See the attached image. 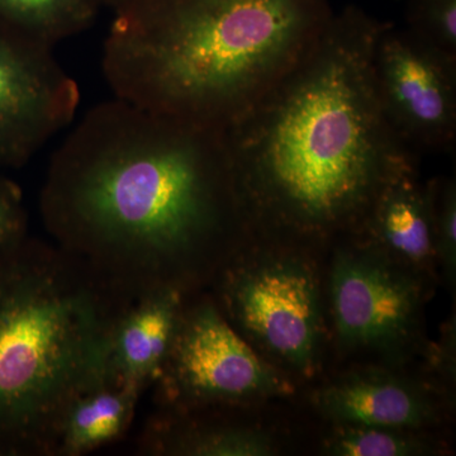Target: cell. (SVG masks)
Returning <instances> with one entry per match:
<instances>
[{"instance_id":"17","label":"cell","mask_w":456,"mask_h":456,"mask_svg":"<svg viewBox=\"0 0 456 456\" xmlns=\"http://www.w3.org/2000/svg\"><path fill=\"white\" fill-rule=\"evenodd\" d=\"M430 196L435 251L440 254L449 272L456 263V187L454 180L432 182L428 185Z\"/></svg>"},{"instance_id":"1","label":"cell","mask_w":456,"mask_h":456,"mask_svg":"<svg viewBox=\"0 0 456 456\" xmlns=\"http://www.w3.org/2000/svg\"><path fill=\"white\" fill-rule=\"evenodd\" d=\"M40 212L53 244L130 299L218 277L248 227L224 130L116 97L51 156Z\"/></svg>"},{"instance_id":"2","label":"cell","mask_w":456,"mask_h":456,"mask_svg":"<svg viewBox=\"0 0 456 456\" xmlns=\"http://www.w3.org/2000/svg\"><path fill=\"white\" fill-rule=\"evenodd\" d=\"M387 25L356 5L335 13L310 53L224 130L248 226L358 231L384 184L416 163L375 92L374 46Z\"/></svg>"},{"instance_id":"14","label":"cell","mask_w":456,"mask_h":456,"mask_svg":"<svg viewBox=\"0 0 456 456\" xmlns=\"http://www.w3.org/2000/svg\"><path fill=\"white\" fill-rule=\"evenodd\" d=\"M99 0H0V17L12 31L53 47L94 23Z\"/></svg>"},{"instance_id":"16","label":"cell","mask_w":456,"mask_h":456,"mask_svg":"<svg viewBox=\"0 0 456 456\" xmlns=\"http://www.w3.org/2000/svg\"><path fill=\"white\" fill-rule=\"evenodd\" d=\"M408 31L456 57V0H407Z\"/></svg>"},{"instance_id":"10","label":"cell","mask_w":456,"mask_h":456,"mask_svg":"<svg viewBox=\"0 0 456 456\" xmlns=\"http://www.w3.org/2000/svg\"><path fill=\"white\" fill-rule=\"evenodd\" d=\"M188 294L158 290L126 305L108 341L104 375L142 393L160 375Z\"/></svg>"},{"instance_id":"9","label":"cell","mask_w":456,"mask_h":456,"mask_svg":"<svg viewBox=\"0 0 456 456\" xmlns=\"http://www.w3.org/2000/svg\"><path fill=\"white\" fill-rule=\"evenodd\" d=\"M332 273L338 336L349 345L379 346L406 338L415 326V285L379 263L342 255Z\"/></svg>"},{"instance_id":"5","label":"cell","mask_w":456,"mask_h":456,"mask_svg":"<svg viewBox=\"0 0 456 456\" xmlns=\"http://www.w3.org/2000/svg\"><path fill=\"white\" fill-rule=\"evenodd\" d=\"M163 411L189 412L287 391V383L256 355L217 303L183 305L160 375L152 384Z\"/></svg>"},{"instance_id":"15","label":"cell","mask_w":456,"mask_h":456,"mask_svg":"<svg viewBox=\"0 0 456 456\" xmlns=\"http://www.w3.org/2000/svg\"><path fill=\"white\" fill-rule=\"evenodd\" d=\"M419 440L399 428L341 425L330 441L329 452L341 456H406L421 452Z\"/></svg>"},{"instance_id":"7","label":"cell","mask_w":456,"mask_h":456,"mask_svg":"<svg viewBox=\"0 0 456 456\" xmlns=\"http://www.w3.org/2000/svg\"><path fill=\"white\" fill-rule=\"evenodd\" d=\"M220 279L221 310L279 358L308 370L320 338L317 285L310 270L289 260L227 264Z\"/></svg>"},{"instance_id":"18","label":"cell","mask_w":456,"mask_h":456,"mask_svg":"<svg viewBox=\"0 0 456 456\" xmlns=\"http://www.w3.org/2000/svg\"><path fill=\"white\" fill-rule=\"evenodd\" d=\"M26 236V213L20 191L0 180V251Z\"/></svg>"},{"instance_id":"13","label":"cell","mask_w":456,"mask_h":456,"mask_svg":"<svg viewBox=\"0 0 456 456\" xmlns=\"http://www.w3.org/2000/svg\"><path fill=\"white\" fill-rule=\"evenodd\" d=\"M142 393L103 377L66 410L55 456H82L110 445L130 430Z\"/></svg>"},{"instance_id":"8","label":"cell","mask_w":456,"mask_h":456,"mask_svg":"<svg viewBox=\"0 0 456 456\" xmlns=\"http://www.w3.org/2000/svg\"><path fill=\"white\" fill-rule=\"evenodd\" d=\"M53 50L0 32V160L23 163L74 121L79 86Z\"/></svg>"},{"instance_id":"3","label":"cell","mask_w":456,"mask_h":456,"mask_svg":"<svg viewBox=\"0 0 456 456\" xmlns=\"http://www.w3.org/2000/svg\"><path fill=\"white\" fill-rule=\"evenodd\" d=\"M330 0H131L102 69L116 98L227 130L310 53Z\"/></svg>"},{"instance_id":"19","label":"cell","mask_w":456,"mask_h":456,"mask_svg":"<svg viewBox=\"0 0 456 456\" xmlns=\"http://www.w3.org/2000/svg\"><path fill=\"white\" fill-rule=\"evenodd\" d=\"M99 2H101L102 5H106V7L112 8L113 11H117V9L130 3L131 0H99Z\"/></svg>"},{"instance_id":"4","label":"cell","mask_w":456,"mask_h":456,"mask_svg":"<svg viewBox=\"0 0 456 456\" xmlns=\"http://www.w3.org/2000/svg\"><path fill=\"white\" fill-rule=\"evenodd\" d=\"M131 301L53 242L25 236L0 251V455L55 456Z\"/></svg>"},{"instance_id":"11","label":"cell","mask_w":456,"mask_h":456,"mask_svg":"<svg viewBox=\"0 0 456 456\" xmlns=\"http://www.w3.org/2000/svg\"><path fill=\"white\" fill-rule=\"evenodd\" d=\"M321 412L340 425L412 428L430 421L428 399L407 383L386 375H351L318 393Z\"/></svg>"},{"instance_id":"12","label":"cell","mask_w":456,"mask_h":456,"mask_svg":"<svg viewBox=\"0 0 456 456\" xmlns=\"http://www.w3.org/2000/svg\"><path fill=\"white\" fill-rule=\"evenodd\" d=\"M417 178L416 163L399 169L375 198L364 228L402 259L425 264L436 251L428 185Z\"/></svg>"},{"instance_id":"6","label":"cell","mask_w":456,"mask_h":456,"mask_svg":"<svg viewBox=\"0 0 456 456\" xmlns=\"http://www.w3.org/2000/svg\"><path fill=\"white\" fill-rule=\"evenodd\" d=\"M375 92L389 127L411 150L444 151L456 139V57L393 23L378 36Z\"/></svg>"}]
</instances>
